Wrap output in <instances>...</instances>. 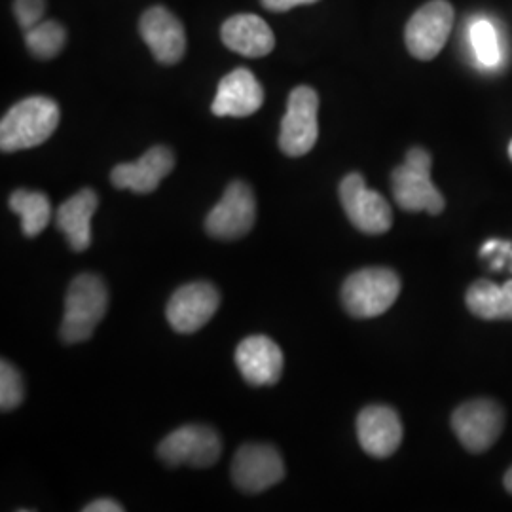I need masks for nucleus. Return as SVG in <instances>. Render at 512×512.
<instances>
[{
	"instance_id": "obj_8",
	"label": "nucleus",
	"mask_w": 512,
	"mask_h": 512,
	"mask_svg": "<svg viewBox=\"0 0 512 512\" xmlns=\"http://www.w3.org/2000/svg\"><path fill=\"white\" fill-rule=\"evenodd\" d=\"M340 202L351 224L363 234L378 236L393 226L391 205L382 194L370 190L359 173H349L340 183Z\"/></svg>"
},
{
	"instance_id": "obj_13",
	"label": "nucleus",
	"mask_w": 512,
	"mask_h": 512,
	"mask_svg": "<svg viewBox=\"0 0 512 512\" xmlns=\"http://www.w3.org/2000/svg\"><path fill=\"white\" fill-rule=\"evenodd\" d=\"M403 423L399 414L384 406H366L357 418V437L368 456L385 459L393 456L403 442Z\"/></svg>"
},
{
	"instance_id": "obj_25",
	"label": "nucleus",
	"mask_w": 512,
	"mask_h": 512,
	"mask_svg": "<svg viewBox=\"0 0 512 512\" xmlns=\"http://www.w3.org/2000/svg\"><path fill=\"white\" fill-rule=\"evenodd\" d=\"M480 256L492 262V270H503L509 266L512 274V241L503 239H490L480 247Z\"/></svg>"
},
{
	"instance_id": "obj_26",
	"label": "nucleus",
	"mask_w": 512,
	"mask_h": 512,
	"mask_svg": "<svg viewBox=\"0 0 512 512\" xmlns=\"http://www.w3.org/2000/svg\"><path fill=\"white\" fill-rule=\"evenodd\" d=\"M46 2L44 0H16L14 2V14L18 18L19 27L23 31H29L37 27L44 18Z\"/></svg>"
},
{
	"instance_id": "obj_30",
	"label": "nucleus",
	"mask_w": 512,
	"mask_h": 512,
	"mask_svg": "<svg viewBox=\"0 0 512 512\" xmlns=\"http://www.w3.org/2000/svg\"><path fill=\"white\" fill-rule=\"evenodd\" d=\"M509 156H511V160H512V141H511V145H509Z\"/></svg>"
},
{
	"instance_id": "obj_24",
	"label": "nucleus",
	"mask_w": 512,
	"mask_h": 512,
	"mask_svg": "<svg viewBox=\"0 0 512 512\" xmlns=\"http://www.w3.org/2000/svg\"><path fill=\"white\" fill-rule=\"evenodd\" d=\"M25 399V387H23V378L18 372V368L2 359L0 363V410L2 412H12L16 410L19 404Z\"/></svg>"
},
{
	"instance_id": "obj_21",
	"label": "nucleus",
	"mask_w": 512,
	"mask_h": 512,
	"mask_svg": "<svg viewBox=\"0 0 512 512\" xmlns=\"http://www.w3.org/2000/svg\"><path fill=\"white\" fill-rule=\"evenodd\" d=\"M10 209L21 219V228L27 238L40 236L52 220V203L42 192L16 190L10 196Z\"/></svg>"
},
{
	"instance_id": "obj_9",
	"label": "nucleus",
	"mask_w": 512,
	"mask_h": 512,
	"mask_svg": "<svg viewBox=\"0 0 512 512\" xmlns=\"http://www.w3.org/2000/svg\"><path fill=\"white\" fill-rule=\"evenodd\" d=\"M255 220L256 202L251 186L234 181L207 215L205 228L209 236L230 241L247 236L253 230Z\"/></svg>"
},
{
	"instance_id": "obj_20",
	"label": "nucleus",
	"mask_w": 512,
	"mask_h": 512,
	"mask_svg": "<svg viewBox=\"0 0 512 512\" xmlns=\"http://www.w3.org/2000/svg\"><path fill=\"white\" fill-rule=\"evenodd\" d=\"M465 300L469 310L484 321H512V279L501 287L494 281L478 279L469 287Z\"/></svg>"
},
{
	"instance_id": "obj_29",
	"label": "nucleus",
	"mask_w": 512,
	"mask_h": 512,
	"mask_svg": "<svg viewBox=\"0 0 512 512\" xmlns=\"http://www.w3.org/2000/svg\"><path fill=\"white\" fill-rule=\"evenodd\" d=\"M505 488H507L509 494H512V467L507 471V475H505Z\"/></svg>"
},
{
	"instance_id": "obj_27",
	"label": "nucleus",
	"mask_w": 512,
	"mask_h": 512,
	"mask_svg": "<svg viewBox=\"0 0 512 512\" xmlns=\"http://www.w3.org/2000/svg\"><path fill=\"white\" fill-rule=\"evenodd\" d=\"M319 0H262V6L272 10V12H289L296 6H306V4H315Z\"/></svg>"
},
{
	"instance_id": "obj_1",
	"label": "nucleus",
	"mask_w": 512,
	"mask_h": 512,
	"mask_svg": "<svg viewBox=\"0 0 512 512\" xmlns=\"http://www.w3.org/2000/svg\"><path fill=\"white\" fill-rule=\"evenodd\" d=\"M59 124L54 99L33 95L8 110L0 122L2 152H18L46 143Z\"/></svg>"
},
{
	"instance_id": "obj_28",
	"label": "nucleus",
	"mask_w": 512,
	"mask_h": 512,
	"mask_svg": "<svg viewBox=\"0 0 512 512\" xmlns=\"http://www.w3.org/2000/svg\"><path fill=\"white\" fill-rule=\"evenodd\" d=\"M86 512H122L124 507L120 503H116L114 499H97L90 505L84 507Z\"/></svg>"
},
{
	"instance_id": "obj_15",
	"label": "nucleus",
	"mask_w": 512,
	"mask_h": 512,
	"mask_svg": "<svg viewBox=\"0 0 512 512\" xmlns=\"http://www.w3.org/2000/svg\"><path fill=\"white\" fill-rule=\"evenodd\" d=\"M139 33L156 61L164 65H175L183 59L186 52L183 23L164 6H154L143 14Z\"/></svg>"
},
{
	"instance_id": "obj_16",
	"label": "nucleus",
	"mask_w": 512,
	"mask_h": 512,
	"mask_svg": "<svg viewBox=\"0 0 512 512\" xmlns=\"http://www.w3.org/2000/svg\"><path fill=\"white\" fill-rule=\"evenodd\" d=\"M175 167V154L167 147H152L137 162L116 165L110 181L120 190L135 194L154 192Z\"/></svg>"
},
{
	"instance_id": "obj_22",
	"label": "nucleus",
	"mask_w": 512,
	"mask_h": 512,
	"mask_svg": "<svg viewBox=\"0 0 512 512\" xmlns=\"http://www.w3.org/2000/svg\"><path fill=\"white\" fill-rule=\"evenodd\" d=\"M25 42L31 54L38 59H52L65 46L67 31L57 21H40L37 27L25 31Z\"/></svg>"
},
{
	"instance_id": "obj_2",
	"label": "nucleus",
	"mask_w": 512,
	"mask_h": 512,
	"mask_svg": "<svg viewBox=\"0 0 512 512\" xmlns=\"http://www.w3.org/2000/svg\"><path fill=\"white\" fill-rule=\"evenodd\" d=\"M109 310V289L99 275L74 277L65 296L61 338L65 344H80L92 338Z\"/></svg>"
},
{
	"instance_id": "obj_12",
	"label": "nucleus",
	"mask_w": 512,
	"mask_h": 512,
	"mask_svg": "<svg viewBox=\"0 0 512 512\" xmlns=\"http://www.w3.org/2000/svg\"><path fill=\"white\" fill-rule=\"evenodd\" d=\"M220 306V293L207 281L188 283L167 302V321L179 334H192L205 327Z\"/></svg>"
},
{
	"instance_id": "obj_23",
	"label": "nucleus",
	"mask_w": 512,
	"mask_h": 512,
	"mask_svg": "<svg viewBox=\"0 0 512 512\" xmlns=\"http://www.w3.org/2000/svg\"><path fill=\"white\" fill-rule=\"evenodd\" d=\"M471 44L476 59L484 67H495L499 63V40L494 25L488 19H478L471 27Z\"/></svg>"
},
{
	"instance_id": "obj_18",
	"label": "nucleus",
	"mask_w": 512,
	"mask_h": 512,
	"mask_svg": "<svg viewBox=\"0 0 512 512\" xmlns=\"http://www.w3.org/2000/svg\"><path fill=\"white\" fill-rule=\"evenodd\" d=\"M222 42L239 55L264 57L274 50L275 37L270 25L255 14H238L224 21Z\"/></svg>"
},
{
	"instance_id": "obj_17",
	"label": "nucleus",
	"mask_w": 512,
	"mask_h": 512,
	"mask_svg": "<svg viewBox=\"0 0 512 512\" xmlns=\"http://www.w3.org/2000/svg\"><path fill=\"white\" fill-rule=\"evenodd\" d=\"M264 103V88L249 69L239 67L220 80L211 110L215 116L245 118L255 114Z\"/></svg>"
},
{
	"instance_id": "obj_4",
	"label": "nucleus",
	"mask_w": 512,
	"mask_h": 512,
	"mask_svg": "<svg viewBox=\"0 0 512 512\" xmlns=\"http://www.w3.org/2000/svg\"><path fill=\"white\" fill-rule=\"evenodd\" d=\"M401 293V279L389 268H365L349 275L342 302L349 315L372 319L389 310Z\"/></svg>"
},
{
	"instance_id": "obj_14",
	"label": "nucleus",
	"mask_w": 512,
	"mask_h": 512,
	"mask_svg": "<svg viewBox=\"0 0 512 512\" xmlns=\"http://www.w3.org/2000/svg\"><path fill=\"white\" fill-rule=\"evenodd\" d=\"M236 365L247 384L262 387L274 385L283 376V351L272 338L256 334L239 342Z\"/></svg>"
},
{
	"instance_id": "obj_6",
	"label": "nucleus",
	"mask_w": 512,
	"mask_h": 512,
	"mask_svg": "<svg viewBox=\"0 0 512 512\" xmlns=\"http://www.w3.org/2000/svg\"><path fill=\"white\" fill-rule=\"evenodd\" d=\"M222 452V440L213 427L184 425L169 433L158 446V456L169 467H211Z\"/></svg>"
},
{
	"instance_id": "obj_19",
	"label": "nucleus",
	"mask_w": 512,
	"mask_h": 512,
	"mask_svg": "<svg viewBox=\"0 0 512 512\" xmlns=\"http://www.w3.org/2000/svg\"><path fill=\"white\" fill-rule=\"evenodd\" d=\"M97 205V194L92 188H84L57 209L55 224L74 251H86L92 245V219Z\"/></svg>"
},
{
	"instance_id": "obj_7",
	"label": "nucleus",
	"mask_w": 512,
	"mask_h": 512,
	"mask_svg": "<svg viewBox=\"0 0 512 512\" xmlns=\"http://www.w3.org/2000/svg\"><path fill=\"white\" fill-rule=\"evenodd\" d=\"M454 25V8L446 0H431L410 18L404 38L408 52L421 61H431L446 46Z\"/></svg>"
},
{
	"instance_id": "obj_11",
	"label": "nucleus",
	"mask_w": 512,
	"mask_h": 512,
	"mask_svg": "<svg viewBox=\"0 0 512 512\" xmlns=\"http://www.w3.org/2000/svg\"><path fill=\"white\" fill-rule=\"evenodd\" d=\"M283 478V458L272 444H245L232 461V480L245 494H260Z\"/></svg>"
},
{
	"instance_id": "obj_3",
	"label": "nucleus",
	"mask_w": 512,
	"mask_h": 512,
	"mask_svg": "<svg viewBox=\"0 0 512 512\" xmlns=\"http://www.w3.org/2000/svg\"><path fill=\"white\" fill-rule=\"evenodd\" d=\"M431 165L433 160L427 150L412 148L406 154V162L393 171V196L404 211H427L431 215L444 211V196L431 181Z\"/></svg>"
},
{
	"instance_id": "obj_5",
	"label": "nucleus",
	"mask_w": 512,
	"mask_h": 512,
	"mask_svg": "<svg viewBox=\"0 0 512 512\" xmlns=\"http://www.w3.org/2000/svg\"><path fill=\"white\" fill-rule=\"evenodd\" d=\"M319 97L310 86H298L289 95L287 112L281 122L279 148L291 156L300 158L311 152L319 137Z\"/></svg>"
},
{
	"instance_id": "obj_10",
	"label": "nucleus",
	"mask_w": 512,
	"mask_h": 512,
	"mask_svg": "<svg viewBox=\"0 0 512 512\" xmlns=\"http://www.w3.org/2000/svg\"><path fill=\"white\" fill-rule=\"evenodd\" d=\"M505 416L499 404L490 399H475L461 404L452 416V429L463 448L473 454L486 452L499 439Z\"/></svg>"
}]
</instances>
